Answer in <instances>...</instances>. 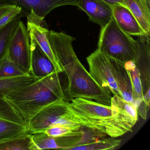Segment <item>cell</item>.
I'll return each instance as SVG.
<instances>
[{"mask_svg":"<svg viewBox=\"0 0 150 150\" xmlns=\"http://www.w3.org/2000/svg\"><path fill=\"white\" fill-rule=\"evenodd\" d=\"M28 132V124L5 98H0V143Z\"/></svg>","mask_w":150,"mask_h":150,"instance_id":"52a82bcc","label":"cell"},{"mask_svg":"<svg viewBox=\"0 0 150 150\" xmlns=\"http://www.w3.org/2000/svg\"><path fill=\"white\" fill-rule=\"evenodd\" d=\"M75 131L73 130L60 126H54L45 129L44 132L50 137H57L64 136Z\"/></svg>","mask_w":150,"mask_h":150,"instance_id":"603a6c76","label":"cell"},{"mask_svg":"<svg viewBox=\"0 0 150 150\" xmlns=\"http://www.w3.org/2000/svg\"><path fill=\"white\" fill-rule=\"evenodd\" d=\"M77 7L87 14L90 21L101 28L107 25L113 17L111 6L101 0H78Z\"/></svg>","mask_w":150,"mask_h":150,"instance_id":"4fadbf2b","label":"cell"},{"mask_svg":"<svg viewBox=\"0 0 150 150\" xmlns=\"http://www.w3.org/2000/svg\"><path fill=\"white\" fill-rule=\"evenodd\" d=\"M67 102L66 99H60L41 110L28 123L29 133L44 132L54 126H63L75 131L80 130L81 125L67 109Z\"/></svg>","mask_w":150,"mask_h":150,"instance_id":"8992f818","label":"cell"},{"mask_svg":"<svg viewBox=\"0 0 150 150\" xmlns=\"http://www.w3.org/2000/svg\"><path fill=\"white\" fill-rule=\"evenodd\" d=\"M47 37L63 73L67 77L66 91L69 99L84 98L110 106L111 93L98 85L77 57L72 45L75 38L53 30L48 31Z\"/></svg>","mask_w":150,"mask_h":150,"instance_id":"7a4b0ae2","label":"cell"},{"mask_svg":"<svg viewBox=\"0 0 150 150\" xmlns=\"http://www.w3.org/2000/svg\"><path fill=\"white\" fill-rule=\"evenodd\" d=\"M30 74L18 66L10 58L8 51L0 60V78H11Z\"/></svg>","mask_w":150,"mask_h":150,"instance_id":"7402d4cb","label":"cell"},{"mask_svg":"<svg viewBox=\"0 0 150 150\" xmlns=\"http://www.w3.org/2000/svg\"><path fill=\"white\" fill-rule=\"evenodd\" d=\"M27 16V30L30 38L34 39L42 50L48 56L52 62L55 70L59 73H63L62 68L51 48L47 37L49 31L46 28L44 19L37 16L32 11H30Z\"/></svg>","mask_w":150,"mask_h":150,"instance_id":"30bf717a","label":"cell"},{"mask_svg":"<svg viewBox=\"0 0 150 150\" xmlns=\"http://www.w3.org/2000/svg\"><path fill=\"white\" fill-rule=\"evenodd\" d=\"M144 1L145 2H146L147 4L150 5V0H144Z\"/></svg>","mask_w":150,"mask_h":150,"instance_id":"83f0119b","label":"cell"},{"mask_svg":"<svg viewBox=\"0 0 150 150\" xmlns=\"http://www.w3.org/2000/svg\"><path fill=\"white\" fill-rule=\"evenodd\" d=\"M125 67L129 73L131 82L132 97L138 115L146 119L149 109L146 104L139 72L133 61L125 63Z\"/></svg>","mask_w":150,"mask_h":150,"instance_id":"9a60e30c","label":"cell"},{"mask_svg":"<svg viewBox=\"0 0 150 150\" xmlns=\"http://www.w3.org/2000/svg\"><path fill=\"white\" fill-rule=\"evenodd\" d=\"M138 46L137 40L123 31L113 17L101 29L97 49L109 57L124 63L133 61Z\"/></svg>","mask_w":150,"mask_h":150,"instance_id":"5b68a950","label":"cell"},{"mask_svg":"<svg viewBox=\"0 0 150 150\" xmlns=\"http://www.w3.org/2000/svg\"><path fill=\"white\" fill-rule=\"evenodd\" d=\"M150 35L144 34L138 37L137 50L133 60L140 75L145 102L150 108Z\"/></svg>","mask_w":150,"mask_h":150,"instance_id":"9c48e42d","label":"cell"},{"mask_svg":"<svg viewBox=\"0 0 150 150\" xmlns=\"http://www.w3.org/2000/svg\"><path fill=\"white\" fill-rule=\"evenodd\" d=\"M89 74L102 87L135 107L130 78L125 63L97 49L87 57Z\"/></svg>","mask_w":150,"mask_h":150,"instance_id":"277c9868","label":"cell"},{"mask_svg":"<svg viewBox=\"0 0 150 150\" xmlns=\"http://www.w3.org/2000/svg\"><path fill=\"white\" fill-rule=\"evenodd\" d=\"M59 74L54 72L10 92L5 98L28 124L32 117L47 105L60 99L67 100Z\"/></svg>","mask_w":150,"mask_h":150,"instance_id":"3957f363","label":"cell"},{"mask_svg":"<svg viewBox=\"0 0 150 150\" xmlns=\"http://www.w3.org/2000/svg\"><path fill=\"white\" fill-rule=\"evenodd\" d=\"M8 51L11 59L21 69L31 74L30 40L25 24L20 21L8 43Z\"/></svg>","mask_w":150,"mask_h":150,"instance_id":"ba28073f","label":"cell"},{"mask_svg":"<svg viewBox=\"0 0 150 150\" xmlns=\"http://www.w3.org/2000/svg\"><path fill=\"white\" fill-rule=\"evenodd\" d=\"M70 100L67 109L81 127L111 137L132 131L138 120L137 109L116 95L111 97L110 106L84 98Z\"/></svg>","mask_w":150,"mask_h":150,"instance_id":"6da1fadb","label":"cell"},{"mask_svg":"<svg viewBox=\"0 0 150 150\" xmlns=\"http://www.w3.org/2000/svg\"><path fill=\"white\" fill-rule=\"evenodd\" d=\"M132 13L145 34L150 35V5L144 0H122Z\"/></svg>","mask_w":150,"mask_h":150,"instance_id":"e0dca14e","label":"cell"},{"mask_svg":"<svg viewBox=\"0 0 150 150\" xmlns=\"http://www.w3.org/2000/svg\"><path fill=\"white\" fill-rule=\"evenodd\" d=\"M21 8L16 6L13 9L8 12L0 18V29L6 26L13 19L21 13Z\"/></svg>","mask_w":150,"mask_h":150,"instance_id":"cb8c5ba5","label":"cell"},{"mask_svg":"<svg viewBox=\"0 0 150 150\" xmlns=\"http://www.w3.org/2000/svg\"><path fill=\"white\" fill-rule=\"evenodd\" d=\"M37 150L61 149L69 150L79 144L83 139V132L74 131L59 137H50L44 132L31 134Z\"/></svg>","mask_w":150,"mask_h":150,"instance_id":"8fae6325","label":"cell"},{"mask_svg":"<svg viewBox=\"0 0 150 150\" xmlns=\"http://www.w3.org/2000/svg\"><path fill=\"white\" fill-rule=\"evenodd\" d=\"M30 40L31 74L41 79L57 71L50 59L35 41L30 38Z\"/></svg>","mask_w":150,"mask_h":150,"instance_id":"5bb4252c","label":"cell"},{"mask_svg":"<svg viewBox=\"0 0 150 150\" xmlns=\"http://www.w3.org/2000/svg\"><path fill=\"white\" fill-rule=\"evenodd\" d=\"M101 1L107 3L110 6L118 4L123 5L122 0H101Z\"/></svg>","mask_w":150,"mask_h":150,"instance_id":"484cf974","label":"cell"},{"mask_svg":"<svg viewBox=\"0 0 150 150\" xmlns=\"http://www.w3.org/2000/svg\"><path fill=\"white\" fill-rule=\"evenodd\" d=\"M10 4L5 0H0V6L1 5H6V4Z\"/></svg>","mask_w":150,"mask_h":150,"instance_id":"4316f807","label":"cell"},{"mask_svg":"<svg viewBox=\"0 0 150 150\" xmlns=\"http://www.w3.org/2000/svg\"><path fill=\"white\" fill-rule=\"evenodd\" d=\"M16 5L7 4L0 6V18L9 11L13 9Z\"/></svg>","mask_w":150,"mask_h":150,"instance_id":"d4e9b609","label":"cell"},{"mask_svg":"<svg viewBox=\"0 0 150 150\" xmlns=\"http://www.w3.org/2000/svg\"><path fill=\"white\" fill-rule=\"evenodd\" d=\"M22 16L21 13L20 14L6 26L0 29V60L6 53L12 34L19 24Z\"/></svg>","mask_w":150,"mask_h":150,"instance_id":"44dd1931","label":"cell"},{"mask_svg":"<svg viewBox=\"0 0 150 150\" xmlns=\"http://www.w3.org/2000/svg\"><path fill=\"white\" fill-rule=\"evenodd\" d=\"M39 79L32 74L0 78V98L5 97L10 92L33 83Z\"/></svg>","mask_w":150,"mask_h":150,"instance_id":"ac0fdd59","label":"cell"},{"mask_svg":"<svg viewBox=\"0 0 150 150\" xmlns=\"http://www.w3.org/2000/svg\"><path fill=\"white\" fill-rule=\"evenodd\" d=\"M110 6L113 18L123 31L130 35L137 37L145 34L137 21L126 6L118 4Z\"/></svg>","mask_w":150,"mask_h":150,"instance_id":"2e32d148","label":"cell"},{"mask_svg":"<svg viewBox=\"0 0 150 150\" xmlns=\"http://www.w3.org/2000/svg\"><path fill=\"white\" fill-rule=\"evenodd\" d=\"M31 134L28 132L20 137L0 143V150H36Z\"/></svg>","mask_w":150,"mask_h":150,"instance_id":"d6986e66","label":"cell"},{"mask_svg":"<svg viewBox=\"0 0 150 150\" xmlns=\"http://www.w3.org/2000/svg\"><path fill=\"white\" fill-rule=\"evenodd\" d=\"M10 4L21 8V13L27 15L32 11L37 16L44 19L53 9L64 6H77L78 0H5Z\"/></svg>","mask_w":150,"mask_h":150,"instance_id":"7c38bea8","label":"cell"},{"mask_svg":"<svg viewBox=\"0 0 150 150\" xmlns=\"http://www.w3.org/2000/svg\"><path fill=\"white\" fill-rule=\"evenodd\" d=\"M122 140L110 137L100 140H94L85 144H80L68 150H114L121 144Z\"/></svg>","mask_w":150,"mask_h":150,"instance_id":"ffe728a7","label":"cell"}]
</instances>
